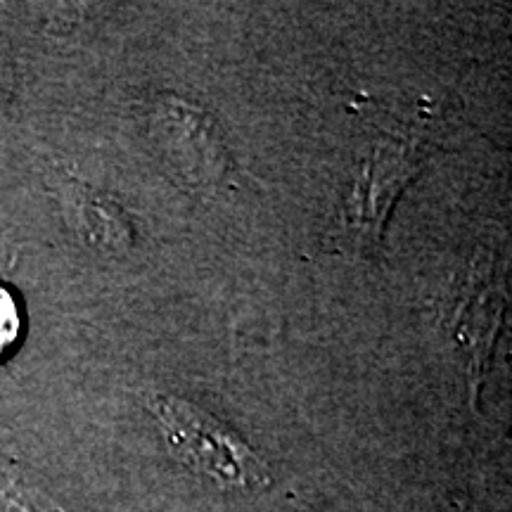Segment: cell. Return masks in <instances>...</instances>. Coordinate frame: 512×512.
Returning <instances> with one entry per match:
<instances>
[{
	"mask_svg": "<svg viewBox=\"0 0 512 512\" xmlns=\"http://www.w3.org/2000/svg\"><path fill=\"white\" fill-rule=\"evenodd\" d=\"M152 413L162 422L171 453L226 489H261L271 482L261 458L223 422L171 396H155Z\"/></svg>",
	"mask_w": 512,
	"mask_h": 512,
	"instance_id": "6da1fadb",
	"label": "cell"
},
{
	"mask_svg": "<svg viewBox=\"0 0 512 512\" xmlns=\"http://www.w3.org/2000/svg\"><path fill=\"white\" fill-rule=\"evenodd\" d=\"M19 313L15 299L8 292L0 290V354L17 339Z\"/></svg>",
	"mask_w": 512,
	"mask_h": 512,
	"instance_id": "7a4b0ae2",
	"label": "cell"
}]
</instances>
